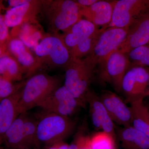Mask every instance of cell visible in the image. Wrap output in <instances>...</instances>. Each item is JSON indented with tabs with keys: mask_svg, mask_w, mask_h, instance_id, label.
<instances>
[{
	"mask_svg": "<svg viewBox=\"0 0 149 149\" xmlns=\"http://www.w3.org/2000/svg\"><path fill=\"white\" fill-rule=\"evenodd\" d=\"M40 13L45 19L51 34L66 32L82 19L80 6L72 0H43Z\"/></svg>",
	"mask_w": 149,
	"mask_h": 149,
	"instance_id": "cell-1",
	"label": "cell"
},
{
	"mask_svg": "<svg viewBox=\"0 0 149 149\" xmlns=\"http://www.w3.org/2000/svg\"><path fill=\"white\" fill-rule=\"evenodd\" d=\"M34 51L36 72L43 68H64L72 59L69 49L59 34L45 35Z\"/></svg>",
	"mask_w": 149,
	"mask_h": 149,
	"instance_id": "cell-2",
	"label": "cell"
},
{
	"mask_svg": "<svg viewBox=\"0 0 149 149\" xmlns=\"http://www.w3.org/2000/svg\"><path fill=\"white\" fill-rule=\"evenodd\" d=\"M61 80L57 76L38 73L29 77L22 89L18 105L19 114L35 107L60 87Z\"/></svg>",
	"mask_w": 149,
	"mask_h": 149,
	"instance_id": "cell-3",
	"label": "cell"
},
{
	"mask_svg": "<svg viewBox=\"0 0 149 149\" xmlns=\"http://www.w3.org/2000/svg\"><path fill=\"white\" fill-rule=\"evenodd\" d=\"M37 120V139L39 145L49 147L63 141L74 131L75 123L69 117L46 112Z\"/></svg>",
	"mask_w": 149,
	"mask_h": 149,
	"instance_id": "cell-4",
	"label": "cell"
},
{
	"mask_svg": "<svg viewBox=\"0 0 149 149\" xmlns=\"http://www.w3.org/2000/svg\"><path fill=\"white\" fill-rule=\"evenodd\" d=\"M129 28L111 27L104 29L99 35L91 54L83 58L86 63L93 69L97 64L100 65L101 69L109 56L117 50L123 42Z\"/></svg>",
	"mask_w": 149,
	"mask_h": 149,
	"instance_id": "cell-5",
	"label": "cell"
},
{
	"mask_svg": "<svg viewBox=\"0 0 149 149\" xmlns=\"http://www.w3.org/2000/svg\"><path fill=\"white\" fill-rule=\"evenodd\" d=\"M64 86L82 105L85 107L86 97L90 91L93 69L84 59L72 58L64 68Z\"/></svg>",
	"mask_w": 149,
	"mask_h": 149,
	"instance_id": "cell-6",
	"label": "cell"
},
{
	"mask_svg": "<svg viewBox=\"0 0 149 149\" xmlns=\"http://www.w3.org/2000/svg\"><path fill=\"white\" fill-rule=\"evenodd\" d=\"M149 11V0L116 1L108 27H129Z\"/></svg>",
	"mask_w": 149,
	"mask_h": 149,
	"instance_id": "cell-7",
	"label": "cell"
},
{
	"mask_svg": "<svg viewBox=\"0 0 149 149\" xmlns=\"http://www.w3.org/2000/svg\"><path fill=\"white\" fill-rule=\"evenodd\" d=\"M40 107L46 112L69 117L82 105L64 85L60 86L41 102Z\"/></svg>",
	"mask_w": 149,
	"mask_h": 149,
	"instance_id": "cell-8",
	"label": "cell"
},
{
	"mask_svg": "<svg viewBox=\"0 0 149 149\" xmlns=\"http://www.w3.org/2000/svg\"><path fill=\"white\" fill-rule=\"evenodd\" d=\"M149 83V70L145 67L130 68L123 77L121 91L125 94L126 100L131 102L147 96Z\"/></svg>",
	"mask_w": 149,
	"mask_h": 149,
	"instance_id": "cell-9",
	"label": "cell"
},
{
	"mask_svg": "<svg viewBox=\"0 0 149 149\" xmlns=\"http://www.w3.org/2000/svg\"><path fill=\"white\" fill-rule=\"evenodd\" d=\"M130 65L127 54L116 50L109 56L101 69V77L106 82L111 84L116 92H120L123 77Z\"/></svg>",
	"mask_w": 149,
	"mask_h": 149,
	"instance_id": "cell-10",
	"label": "cell"
},
{
	"mask_svg": "<svg viewBox=\"0 0 149 149\" xmlns=\"http://www.w3.org/2000/svg\"><path fill=\"white\" fill-rule=\"evenodd\" d=\"M41 1L31 0L25 4L7 9L4 15L6 25L14 28L26 23L38 22L37 16L41 13Z\"/></svg>",
	"mask_w": 149,
	"mask_h": 149,
	"instance_id": "cell-11",
	"label": "cell"
},
{
	"mask_svg": "<svg viewBox=\"0 0 149 149\" xmlns=\"http://www.w3.org/2000/svg\"><path fill=\"white\" fill-rule=\"evenodd\" d=\"M149 44V11L129 27L125 40L117 50L127 54L135 48Z\"/></svg>",
	"mask_w": 149,
	"mask_h": 149,
	"instance_id": "cell-12",
	"label": "cell"
},
{
	"mask_svg": "<svg viewBox=\"0 0 149 149\" xmlns=\"http://www.w3.org/2000/svg\"><path fill=\"white\" fill-rule=\"evenodd\" d=\"M113 123L123 127L131 125L132 114L130 107L115 93L106 91L99 97Z\"/></svg>",
	"mask_w": 149,
	"mask_h": 149,
	"instance_id": "cell-13",
	"label": "cell"
},
{
	"mask_svg": "<svg viewBox=\"0 0 149 149\" xmlns=\"http://www.w3.org/2000/svg\"><path fill=\"white\" fill-rule=\"evenodd\" d=\"M86 102L89 105L93 125L95 128L102 130L116 139L114 123L102 103L99 96L90 90L86 95Z\"/></svg>",
	"mask_w": 149,
	"mask_h": 149,
	"instance_id": "cell-14",
	"label": "cell"
},
{
	"mask_svg": "<svg viewBox=\"0 0 149 149\" xmlns=\"http://www.w3.org/2000/svg\"><path fill=\"white\" fill-rule=\"evenodd\" d=\"M116 1H98L90 6L80 7L82 17L97 27H108L111 22Z\"/></svg>",
	"mask_w": 149,
	"mask_h": 149,
	"instance_id": "cell-15",
	"label": "cell"
},
{
	"mask_svg": "<svg viewBox=\"0 0 149 149\" xmlns=\"http://www.w3.org/2000/svg\"><path fill=\"white\" fill-rule=\"evenodd\" d=\"M6 50L21 65L28 77L36 73V58L22 41L17 38H10L7 45Z\"/></svg>",
	"mask_w": 149,
	"mask_h": 149,
	"instance_id": "cell-16",
	"label": "cell"
},
{
	"mask_svg": "<svg viewBox=\"0 0 149 149\" xmlns=\"http://www.w3.org/2000/svg\"><path fill=\"white\" fill-rule=\"evenodd\" d=\"M22 87L0 102V145L6 131L20 114L18 105Z\"/></svg>",
	"mask_w": 149,
	"mask_h": 149,
	"instance_id": "cell-17",
	"label": "cell"
},
{
	"mask_svg": "<svg viewBox=\"0 0 149 149\" xmlns=\"http://www.w3.org/2000/svg\"><path fill=\"white\" fill-rule=\"evenodd\" d=\"M100 29L91 22L82 19L61 35L67 47L70 49L95 35Z\"/></svg>",
	"mask_w": 149,
	"mask_h": 149,
	"instance_id": "cell-18",
	"label": "cell"
},
{
	"mask_svg": "<svg viewBox=\"0 0 149 149\" xmlns=\"http://www.w3.org/2000/svg\"><path fill=\"white\" fill-rule=\"evenodd\" d=\"M26 115V113L19 114L5 133L2 144L8 149H29L24 134Z\"/></svg>",
	"mask_w": 149,
	"mask_h": 149,
	"instance_id": "cell-19",
	"label": "cell"
},
{
	"mask_svg": "<svg viewBox=\"0 0 149 149\" xmlns=\"http://www.w3.org/2000/svg\"><path fill=\"white\" fill-rule=\"evenodd\" d=\"M117 136L123 149H149V139L132 125L117 130Z\"/></svg>",
	"mask_w": 149,
	"mask_h": 149,
	"instance_id": "cell-20",
	"label": "cell"
},
{
	"mask_svg": "<svg viewBox=\"0 0 149 149\" xmlns=\"http://www.w3.org/2000/svg\"><path fill=\"white\" fill-rule=\"evenodd\" d=\"M43 35L38 22L23 24L12 31V37L18 38L27 47L34 49L45 35Z\"/></svg>",
	"mask_w": 149,
	"mask_h": 149,
	"instance_id": "cell-21",
	"label": "cell"
},
{
	"mask_svg": "<svg viewBox=\"0 0 149 149\" xmlns=\"http://www.w3.org/2000/svg\"><path fill=\"white\" fill-rule=\"evenodd\" d=\"M143 99H139L130 103L131 125L149 139V110L144 103Z\"/></svg>",
	"mask_w": 149,
	"mask_h": 149,
	"instance_id": "cell-22",
	"label": "cell"
},
{
	"mask_svg": "<svg viewBox=\"0 0 149 149\" xmlns=\"http://www.w3.org/2000/svg\"><path fill=\"white\" fill-rule=\"evenodd\" d=\"M24 70L7 52L0 58V76L13 83L21 80Z\"/></svg>",
	"mask_w": 149,
	"mask_h": 149,
	"instance_id": "cell-23",
	"label": "cell"
},
{
	"mask_svg": "<svg viewBox=\"0 0 149 149\" xmlns=\"http://www.w3.org/2000/svg\"><path fill=\"white\" fill-rule=\"evenodd\" d=\"M106 28L107 27H103L100 29L95 35L69 49L71 58L82 59L83 58L86 57L89 55L93 50L99 35L104 29Z\"/></svg>",
	"mask_w": 149,
	"mask_h": 149,
	"instance_id": "cell-24",
	"label": "cell"
},
{
	"mask_svg": "<svg viewBox=\"0 0 149 149\" xmlns=\"http://www.w3.org/2000/svg\"><path fill=\"white\" fill-rule=\"evenodd\" d=\"M126 54L130 62V68L135 66H149V45L135 48Z\"/></svg>",
	"mask_w": 149,
	"mask_h": 149,
	"instance_id": "cell-25",
	"label": "cell"
},
{
	"mask_svg": "<svg viewBox=\"0 0 149 149\" xmlns=\"http://www.w3.org/2000/svg\"><path fill=\"white\" fill-rule=\"evenodd\" d=\"M37 120L26 114L24 123V134L29 149L40 146L37 139Z\"/></svg>",
	"mask_w": 149,
	"mask_h": 149,
	"instance_id": "cell-26",
	"label": "cell"
},
{
	"mask_svg": "<svg viewBox=\"0 0 149 149\" xmlns=\"http://www.w3.org/2000/svg\"><path fill=\"white\" fill-rule=\"evenodd\" d=\"M91 140L92 149H116V139L104 131L96 133Z\"/></svg>",
	"mask_w": 149,
	"mask_h": 149,
	"instance_id": "cell-27",
	"label": "cell"
},
{
	"mask_svg": "<svg viewBox=\"0 0 149 149\" xmlns=\"http://www.w3.org/2000/svg\"><path fill=\"white\" fill-rule=\"evenodd\" d=\"M25 82L14 84L12 82L0 76V102L22 88Z\"/></svg>",
	"mask_w": 149,
	"mask_h": 149,
	"instance_id": "cell-28",
	"label": "cell"
},
{
	"mask_svg": "<svg viewBox=\"0 0 149 149\" xmlns=\"http://www.w3.org/2000/svg\"><path fill=\"white\" fill-rule=\"evenodd\" d=\"M5 8L2 1H0V47L6 50L7 45L11 38L9 34L8 27L5 21V15L2 12Z\"/></svg>",
	"mask_w": 149,
	"mask_h": 149,
	"instance_id": "cell-29",
	"label": "cell"
},
{
	"mask_svg": "<svg viewBox=\"0 0 149 149\" xmlns=\"http://www.w3.org/2000/svg\"><path fill=\"white\" fill-rule=\"evenodd\" d=\"M78 149H92L91 137L86 135L79 136L74 140Z\"/></svg>",
	"mask_w": 149,
	"mask_h": 149,
	"instance_id": "cell-30",
	"label": "cell"
},
{
	"mask_svg": "<svg viewBox=\"0 0 149 149\" xmlns=\"http://www.w3.org/2000/svg\"><path fill=\"white\" fill-rule=\"evenodd\" d=\"M69 145L64 141H59L49 146L48 147V149H68Z\"/></svg>",
	"mask_w": 149,
	"mask_h": 149,
	"instance_id": "cell-31",
	"label": "cell"
},
{
	"mask_svg": "<svg viewBox=\"0 0 149 149\" xmlns=\"http://www.w3.org/2000/svg\"><path fill=\"white\" fill-rule=\"evenodd\" d=\"M31 0H9L8 1V3L9 8L15 7L18 6L25 4L29 2Z\"/></svg>",
	"mask_w": 149,
	"mask_h": 149,
	"instance_id": "cell-32",
	"label": "cell"
},
{
	"mask_svg": "<svg viewBox=\"0 0 149 149\" xmlns=\"http://www.w3.org/2000/svg\"><path fill=\"white\" fill-rule=\"evenodd\" d=\"M75 1L80 7H88L97 2L98 0H78Z\"/></svg>",
	"mask_w": 149,
	"mask_h": 149,
	"instance_id": "cell-33",
	"label": "cell"
},
{
	"mask_svg": "<svg viewBox=\"0 0 149 149\" xmlns=\"http://www.w3.org/2000/svg\"><path fill=\"white\" fill-rule=\"evenodd\" d=\"M68 149H78L77 144H76L75 141L69 145Z\"/></svg>",
	"mask_w": 149,
	"mask_h": 149,
	"instance_id": "cell-34",
	"label": "cell"
},
{
	"mask_svg": "<svg viewBox=\"0 0 149 149\" xmlns=\"http://www.w3.org/2000/svg\"><path fill=\"white\" fill-rule=\"evenodd\" d=\"M7 52L5 49L0 47V58Z\"/></svg>",
	"mask_w": 149,
	"mask_h": 149,
	"instance_id": "cell-35",
	"label": "cell"
},
{
	"mask_svg": "<svg viewBox=\"0 0 149 149\" xmlns=\"http://www.w3.org/2000/svg\"><path fill=\"white\" fill-rule=\"evenodd\" d=\"M149 96V90L148 91V93H147V96Z\"/></svg>",
	"mask_w": 149,
	"mask_h": 149,
	"instance_id": "cell-36",
	"label": "cell"
},
{
	"mask_svg": "<svg viewBox=\"0 0 149 149\" xmlns=\"http://www.w3.org/2000/svg\"><path fill=\"white\" fill-rule=\"evenodd\" d=\"M0 149H5L3 148H2V147L0 146Z\"/></svg>",
	"mask_w": 149,
	"mask_h": 149,
	"instance_id": "cell-37",
	"label": "cell"
},
{
	"mask_svg": "<svg viewBox=\"0 0 149 149\" xmlns=\"http://www.w3.org/2000/svg\"></svg>",
	"mask_w": 149,
	"mask_h": 149,
	"instance_id": "cell-38",
	"label": "cell"
}]
</instances>
